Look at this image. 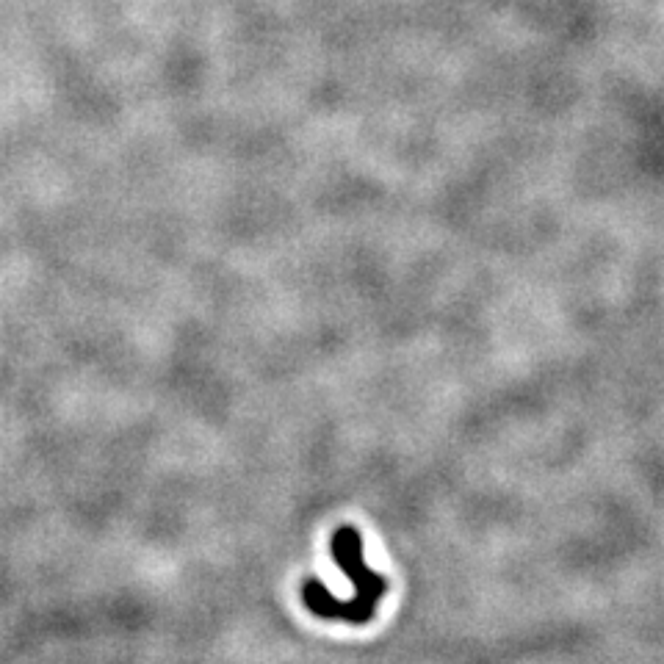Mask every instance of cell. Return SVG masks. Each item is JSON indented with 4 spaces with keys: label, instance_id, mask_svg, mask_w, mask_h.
<instances>
[{
    "label": "cell",
    "instance_id": "cell-1",
    "mask_svg": "<svg viewBox=\"0 0 664 664\" xmlns=\"http://www.w3.org/2000/svg\"><path fill=\"white\" fill-rule=\"evenodd\" d=\"M332 559L344 570L346 579L352 581L355 595L349 601H341L321 584L310 579L302 584V601L310 612L321 620H341L349 626H366L380 606L382 595L388 590V581L382 573L371 570L363 559V537L355 526H338V532L330 540Z\"/></svg>",
    "mask_w": 664,
    "mask_h": 664
}]
</instances>
